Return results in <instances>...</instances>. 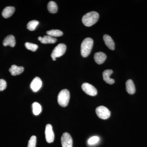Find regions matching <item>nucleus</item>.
<instances>
[{
    "label": "nucleus",
    "instance_id": "9b49d317",
    "mask_svg": "<svg viewBox=\"0 0 147 147\" xmlns=\"http://www.w3.org/2000/svg\"><path fill=\"white\" fill-rule=\"evenodd\" d=\"M113 73V71L112 69H106L103 71L102 73V76L104 81L106 83L110 85H112L115 83V80L110 78V76Z\"/></svg>",
    "mask_w": 147,
    "mask_h": 147
},
{
    "label": "nucleus",
    "instance_id": "ddd939ff",
    "mask_svg": "<svg viewBox=\"0 0 147 147\" xmlns=\"http://www.w3.org/2000/svg\"><path fill=\"white\" fill-rule=\"evenodd\" d=\"M107 56L102 52L96 53L94 55V59L96 62L98 64H101L105 62Z\"/></svg>",
    "mask_w": 147,
    "mask_h": 147
},
{
    "label": "nucleus",
    "instance_id": "412c9836",
    "mask_svg": "<svg viewBox=\"0 0 147 147\" xmlns=\"http://www.w3.org/2000/svg\"><path fill=\"white\" fill-rule=\"evenodd\" d=\"M39 24V22L36 20H32L30 21L27 24V28L29 30L34 31L36 28L37 26Z\"/></svg>",
    "mask_w": 147,
    "mask_h": 147
},
{
    "label": "nucleus",
    "instance_id": "6ab92c4d",
    "mask_svg": "<svg viewBox=\"0 0 147 147\" xmlns=\"http://www.w3.org/2000/svg\"><path fill=\"white\" fill-rule=\"evenodd\" d=\"M33 113L35 115H38L40 114L42 111L41 105L37 102H34L32 105Z\"/></svg>",
    "mask_w": 147,
    "mask_h": 147
},
{
    "label": "nucleus",
    "instance_id": "b1692460",
    "mask_svg": "<svg viewBox=\"0 0 147 147\" xmlns=\"http://www.w3.org/2000/svg\"><path fill=\"white\" fill-rule=\"evenodd\" d=\"M99 141V138L97 136H94L88 140V144L90 145L95 144Z\"/></svg>",
    "mask_w": 147,
    "mask_h": 147
},
{
    "label": "nucleus",
    "instance_id": "f8f14e48",
    "mask_svg": "<svg viewBox=\"0 0 147 147\" xmlns=\"http://www.w3.org/2000/svg\"><path fill=\"white\" fill-rule=\"evenodd\" d=\"M24 67L22 66H17L15 65H11L9 69V72L12 76L19 75L24 72Z\"/></svg>",
    "mask_w": 147,
    "mask_h": 147
},
{
    "label": "nucleus",
    "instance_id": "aec40b11",
    "mask_svg": "<svg viewBox=\"0 0 147 147\" xmlns=\"http://www.w3.org/2000/svg\"><path fill=\"white\" fill-rule=\"evenodd\" d=\"M48 35L52 37H59L63 35V33L61 31L59 30H52L47 32Z\"/></svg>",
    "mask_w": 147,
    "mask_h": 147
},
{
    "label": "nucleus",
    "instance_id": "a211bd4d",
    "mask_svg": "<svg viewBox=\"0 0 147 147\" xmlns=\"http://www.w3.org/2000/svg\"><path fill=\"white\" fill-rule=\"evenodd\" d=\"M47 9L49 12L51 13H57L58 11V6L55 2L51 1L49 2L47 5Z\"/></svg>",
    "mask_w": 147,
    "mask_h": 147
},
{
    "label": "nucleus",
    "instance_id": "39448f33",
    "mask_svg": "<svg viewBox=\"0 0 147 147\" xmlns=\"http://www.w3.org/2000/svg\"><path fill=\"white\" fill-rule=\"evenodd\" d=\"M96 113L99 118L104 120L109 118L111 114L110 110L104 106L98 107L96 109Z\"/></svg>",
    "mask_w": 147,
    "mask_h": 147
},
{
    "label": "nucleus",
    "instance_id": "1a4fd4ad",
    "mask_svg": "<svg viewBox=\"0 0 147 147\" xmlns=\"http://www.w3.org/2000/svg\"><path fill=\"white\" fill-rule=\"evenodd\" d=\"M42 86V82L41 79L38 77H36L32 81L30 87L32 91L36 92L40 89Z\"/></svg>",
    "mask_w": 147,
    "mask_h": 147
},
{
    "label": "nucleus",
    "instance_id": "2eb2a0df",
    "mask_svg": "<svg viewBox=\"0 0 147 147\" xmlns=\"http://www.w3.org/2000/svg\"><path fill=\"white\" fill-rule=\"evenodd\" d=\"M38 40L43 44H47V43L53 44L57 42V39L49 35L45 36L43 37L41 36L38 37Z\"/></svg>",
    "mask_w": 147,
    "mask_h": 147
},
{
    "label": "nucleus",
    "instance_id": "f3484780",
    "mask_svg": "<svg viewBox=\"0 0 147 147\" xmlns=\"http://www.w3.org/2000/svg\"><path fill=\"white\" fill-rule=\"evenodd\" d=\"M126 90L129 94H133L136 91L135 85L131 79H129L126 82Z\"/></svg>",
    "mask_w": 147,
    "mask_h": 147
},
{
    "label": "nucleus",
    "instance_id": "20e7f679",
    "mask_svg": "<svg viewBox=\"0 0 147 147\" xmlns=\"http://www.w3.org/2000/svg\"><path fill=\"white\" fill-rule=\"evenodd\" d=\"M66 50V46L65 44L60 43L57 45L54 48L51 54V56L53 60L55 61L56 60V58L59 57L63 55L65 53Z\"/></svg>",
    "mask_w": 147,
    "mask_h": 147
},
{
    "label": "nucleus",
    "instance_id": "393cba45",
    "mask_svg": "<svg viewBox=\"0 0 147 147\" xmlns=\"http://www.w3.org/2000/svg\"><path fill=\"white\" fill-rule=\"evenodd\" d=\"M7 83L4 79H0V91L4 90L6 88Z\"/></svg>",
    "mask_w": 147,
    "mask_h": 147
},
{
    "label": "nucleus",
    "instance_id": "6e6552de",
    "mask_svg": "<svg viewBox=\"0 0 147 147\" xmlns=\"http://www.w3.org/2000/svg\"><path fill=\"white\" fill-rule=\"evenodd\" d=\"M61 142L62 147H72V138L71 135L67 132H65L63 134L61 138Z\"/></svg>",
    "mask_w": 147,
    "mask_h": 147
},
{
    "label": "nucleus",
    "instance_id": "f257e3e1",
    "mask_svg": "<svg viewBox=\"0 0 147 147\" xmlns=\"http://www.w3.org/2000/svg\"><path fill=\"white\" fill-rule=\"evenodd\" d=\"M99 14L96 11H92L86 13L82 17V22L85 26L90 27L97 22Z\"/></svg>",
    "mask_w": 147,
    "mask_h": 147
},
{
    "label": "nucleus",
    "instance_id": "9d476101",
    "mask_svg": "<svg viewBox=\"0 0 147 147\" xmlns=\"http://www.w3.org/2000/svg\"><path fill=\"white\" fill-rule=\"evenodd\" d=\"M3 45L4 46H9L14 47L16 45V40L13 35H9L6 37L3 41Z\"/></svg>",
    "mask_w": 147,
    "mask_h": 147
},
{
    "label": "nucleus",
    "instance_id": "4468645a",
    "mask_svg": "<svg viewBox=\"0 0 147 147\" xmlns=\"http://www.w3.org/2000/svg\"><path fill=\"white\" fill-rule=\"evenodd\" d=\"M103 38L105 45L110 50H115V42L111 36L108 34H105L103 36Z\"/></svg>",
    "mask_w": 147,
    "mask_h": 147
},
{
    "label": "nucleus",
    "instance_id": "0eeeda50",
    "mask_svg": "<svg viewBox=\"0 0 147 147\" xmlns=\"http://www.w3.org/2000/svg\"><path fill=\"white\" fill-rule=\"evenodd\" d=\"M45 139L48 143H53L55 139V134L53 131V127L50 124L46 125L45 129Z\"/></svg>",
    "mask_w": 147,
    "mask_h": 147
},
{
    "label": "nucleus",
    "instance_id": "5701e85b",
    "mask_svg": "<svg viewBox=\"0 0 147 147\" xmlns=\"http://www.w3.org/2000/svg\"><path fill=\"white\" fill-rule=\"evenodd\" d=\"M36 137L35 136H32L29 140L28 147H36Z\"/></svg>",
    "mask_w": 147,
    "mask_h": 147
},
{
    "label": "nucleus",
    "instance_id": "f03ea898",
    "mask_svg": "<svg viewBox=\"0 0 147 147\" xmlns=\"http://www.w3.org/2000/svg\"><path fill=\"white\" fill-rule=\"evenodd\" d=\"M93 40L90 38H85L81 44V55L84 57H86L91 53L93 45Z\"/></svg>",
    "mask_w": 147,
    "mask_h": 147
},
{
    "label": "nucleus",
    "instance_id": "7ed1b4c3",
    "mask_svg": "<svg viewBox=\"0 0 147 147\" xmlns=\"http://www.w3.org/2000/svg\"><path fill=\"white\" fill-rule=\"evenodd\" d=\"M69 98H70V93L68 90L67 89L62 90L58 94V103L61 107H66L68 105Z\"/></svg>",
    "mask_w": 147,
    "mask_h": 147
},
{
    "label": "nucleus",
    "instance_id": "4be33fe9",
    "mask_svg": "<svg viewBox=\"0 0 147 147\" xmlns=\"http://www.w3.org/2000/svg\"><path fill=\"white\" fill-rule=\"evenodd\" d=\"M25 46L27 49L32 52H35L38 48V46L36 44L29 42H27L25 43Z\"/></svg>",
    "mask_w": 147,
    "mask_h": 147
},
{
    "label": "nucleus",
    "instance_id": "423d86ee",
    "mask_svg": "<svg viewBox=\"0 0 147 147\" xmlns=\"http://www.w3.org/2000/svg\"><path fill=\"white\" fill-rule=\"evenodd\" d=\"M82 88L83 90L89 95L95 96L97 94V90L91 84L84 83L82 84Z\"/></svg>",
    "mask_w": 147,
    "mask_h": 147
},
{
    "label": "nucleus",
    "instance_id": "dca6fc26",
    "mask_svg": "<svg viewBox=\"0 0 147 147\" xmlns=\"http://www.w3.org/2000/svg\"><path fill=\"white\" fill-rule=\"evenodd\" d=\"M15 10V8L13 7H7L3 10L2 15L4 18H9L13 15Z\"/></svg>",
    "mask_w": 147,
    "mask_h": 147
}]
</instances>
